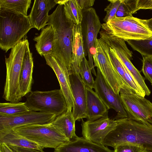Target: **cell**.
Masks as SVG:
<instances>
[{"instance_id":"obj_1","label":"cell","mask_w":152,"mask_h":152,"mask_svg":"<svg viewBox=\"0 0 152 152\" xmlns=\"http://www.w3.org/2000/svg\"><path fill=\"white\" fill-rule=\"evenodd\" d=\"M74 23L66 16L62 4H58L49 15L47 25L53 28L56 43L50 55L69 71L72 63V46Z\"/></svg>"},{"instance_id":"obj_2","label":"cell","mask_w":152,"mask_h":152,"mask_svg":"<svg viewBox=\"0 0 152 152\" xmlns=\"http://www.w3.org/2000/svg\"><path fill=\"white\" fill-rule=\"evenodd\" d=\"M116 120L117 125L106 137L104 146L114 148L121 144L130 143L152 151V125H146L128 118Z\"/></svg>"},{"instance_id":"obj_3","label":"cell","mask_w":152,"mask_h":152,"mask_svg":"<svg viewBox=\"0 0 152 152\" xmlns=\"http://www.w3.org/2000/svg\"><path fill=\"white\" fill-rule=\"evenodd\" d=\"M28 44L26 38L23 39L11 48L8 57L5 56L6 75L2 97L11 102H18L22 99L20 74L24 54Z\"/></svg>"},{"instance_id":"obj_4","label":"cell","mask_w":152,"mask_h":152,"mask_svg":"<svg viewBox=\"0 0 152 152\" xmlns=\"http://www.w3.org/2000/svg\"><path fill=\"white\" fill-rule=\"evenodd\" d=\"M0 48L7 52L33 28L28 16L0 11Z\"/></svg>"},{"instance_id":"obj_5","label":"cell","mask_w":152,"mask_h":152,"mask_svg":"<svg viewBox=\"0 0 152 152\" xmlns=\"http://www.w3.org/2000/svg\"><path fill=\"white\" fill-rule=\"evenodd\" d=\"M102 29L107 33L129 40L152 39V31L142 19L134 17H115L102 24Z\"/></svg>"},{"instance_id":"obj_6","label":"cell","mask_w":152,"mask_h":152,"mask_svg":"<svg viewBox=\"0 0 152 152\" xmlns=\"http://www.w3.org/2000/svg\"><path fill=\"white\" fill-rule=\"evenodd\" d=\"M26 98L25 104L31 111L50 113L57 117L67 110L66 100L60 89L31 91Z\"/></svg>"},{"instance_id":"obj_7","label":"cell","mask_w":152,"mask_h":152,"mask_svg":"<svg viewBox=\"0 0 152 152\" xmlns=\"http://www.w3.org/2000/svg\"><path fill=\"white\" fill-rule=\"evenodd\" d=\"M19 134L44 148L55 149L70 141L50 124H34L13 129Z\"/></svg>"},{"instance_id":"obj_8","label":"cell","mask_w":152,"mask_h":152,"mask_svg":"<svg viewBox=\"0 0 152 152\" xmlns=\"http://www.w3.org/2000/svg\"><path fill=\"white\" fill-rule=\"evenodd\" d=\"M122 105L129 119L147 126L152 125V103L130 89L121 88Z\"/></svg>"},{"instance_id":"obj_9","label":"cell","mask_w":152,"mask_h":152,"mask_svg":"<svg viewBox=\"0 0 152 152\" xmlns=\"http://www.w3.org/2000/svg\"><path fill=\"white\" fill-rule=\"evenodd\" d=\"M110 47L101 38L96 40L95 53L93 56L94 66L98 68L107 83L116 94L124 85L111 60Z\"/></svg>"},{"instance_id":"obj_10","label":"cell","mask_w":152,"mask_h":152,"mask_svg":"<svg viewBox=\"0 0 152 152\" xmlns=\"http://www.w3.org/2000/svg\"><path fill=\"white\" fill-rule=\"evenodd\" d=\"M83 16L81 25L85 56H88L91 72L96 77L93 56L95 53L96 40L102 24L93 8L83 10Z\"/></svg>"},{"instance_id":"obj_11","label":"cell","mask_w":152,"mask_h":152,"mask_svg":"<svg viewBox=\"0 0 152 152\" xmlns=\"http://www.w3.org/2000/svg\"><path fill=\"white\" fill-rule=\"evenodd\" d=\"M81 120L83 137L93 143L104 145L106 137L115 129L118 124L115 119L109 118L108 115L93 121Z\"/></svg>"},{"instance_id":"obj_12","label":"cell","mask_w":152,"mask_h":152,"mask_svg":"<svg viewBox=\"0 0 152 152\" xmlns=\"http://www.w3.org/2000/svg\"><path fill=\"white\" fill-rule=\"evenodd\" d=\"M94 88L108 110L113 109L117 113L115 119L128 118L122 105L120 94H116L108 85L97 68Z\"/></svg>"},{"instance_id":"obj_13","label":"cell","mask_w":152,"mask_h":152,"mask_svg":"<svg viewBox=\"0 0 152 152\" xmlns=\"http://www.w3.org/2000/svg\"><path fill=\"white\" fill-rule=\"evenodd\" d=\"M56 117V115L50 113L31 111L15 116L0 115V131L27 125L49 124Z\"/></svg>"},{"instance_id":"obj_14","label":"cell","mask_w":152,"mask_h":152,"mask_svg":"<svg viewBox=\"0 0 152 152\" xmlns=\"http://www.w3.org/2000/svg\"><path fill=\"white\" fill-rule=\"evenodd\" d=\"M69 79L74 100L72 113L75 120L80 121L87 118L86 86L78 70L72 68L69 71Z\"/></svg>"},{"instance_id":"obj_15","label":"cell","mask_w":152,"mask_h":152,"mask_svg":"<svg viewBox=\"0 0 152 152\" xmlns=\"http://www.w3.org/2000/svg\"><path fill=\"white\" fill-rule=\"evenodd\" d=\"M44 57L46 64L53 69L56 75L60 89L66 100L67 109L72 110L74 100L69 79V71L52 55H46Z\"/></svg>"},{"instance_id":"obj_16","label":"cell","mask_w":152,"mask_h":152,"mask_svg":"<svg viewBox=\"0 0 152 152\" xmlns=\"http://www.w3.org/2000/svg\"><path fill=\"white\" fill-rule=\"evenodd\" d=\"M56 0H35L28 15L33 27L39 30L47 25L48 12L57 4Z\"/></svg>"},{"instance_id":"obj_17","label":"cell","mask_w":152,"mask_h":152,"mask_svg":"<svg viewBox=\"0 0 152 152\" xmlns=\"http://www.w3.org/2000/svg\"><path fill=\"white\" fill-rule=\"evenodd\" d=\"M104 145L93 143L83 137H78L55 149L54 152H113Z\"/></svg>"},{"instance_id":"obj_18","label":"cell","mask_w":152,"mask_h":152,"mask_svg":"<svg viewBox=\"0 0 152 152\" xmlns=\"http://www.w3.org/2000/svg\"><path fill=\"white\" fill-rule=\"evenodd\" d=\"M109 54L112 63L123 82L124 88L130 89L138 95H142L144 92L143 89L128 71L114 50L110 47Z\"/></svg>"},{"instance_id":"obj_19","label":"cell","mask_w":152,"mask_h":152,"mask_svg":"<svg viewBox=\"0 0 152 152\" xmlns=\"http://www.w3.org/2000/svg\"><path fill=\"white\" fill-rule=\"evenodd\" d=\"M87 121H93L108 115V109L98 95L86 86Z\"/></svg>"},{"instance_id":"obj_20","label":"cell","mask_w":152,"mask_h":152,"mask_svg":"<svg viewBox=\"0 0 152 152\" xmlns=\"http://www.w3.org/2000/svg\"><path fill=\"white\" fill-rule=\"evenodd\" d=\"M33 67V58L28 44L24 54L20 74V89L22 97L31 91Z\"/></svg>"},{"instance_id":"obj_21","label":"cell","mask_w":152,"mask_h":152,"mask_svg":"<svg viewBox=\"0 0 152 152\" xmlns=\"http://www.w3.org/2000/svg\"><path fill=\"white\" fill-rule=\"evenodd\" d=\"M75 121L72 110L68 109L65 112L57 116L50 124L71 141L78 137L75 133Z\"/></svg>"},{"instance_id":"obj_22","label":"cell","mask_w":152,"mask_h":152,"mask_svg":"<svg viewBox=\"0 0 152 152\" xmlns=\"http://www.w3.org/2000/svg\"><path fill=\"white\" fill-rule=\"evenodd\" d=\"M37 42L35 47L38 53L42 56L51 55L54 49L56 38L53 29L50 25L43 28L39 35L35 37Z\"/></svg>"},{"instance_id":"obj_23","label":"cell","mask_w":152,"mask_h":152,"mask_svg":"<svg viewBox=\"0 0 152 152\" xmlns=\"http://www.w3.org/2000/svg\"><path fill=\"white\" fill-rule=\"evenodd\" d=\"M2 144L22 148L42 150L36 143L19 134L13 129L0 131V144Z\"/></svg>"},{"instance_id":"obj_24","label":"cell","mask_w":152,"mask_h":152,"mask_svg":"<svg viewBox=\"0 0 152 152\" xmlns=\"http://www.w3.org/2000/svg\"><path fill=\"white\" fill-rule=\"evenodd\" d=\"M81 23L74 25L72 46V68L78 70L83 59L85 56Z\"/></svg>"},{"instance_id":"obj_25","label":"cell","mask_w":152,"mask_h":152,"mask_svg":"<svg viewBox=\"0 0 152 152\" xmlns=\"http://www.w3.org/2000/svg\"><path fill=\"white\" fill-rule=\"evenodd\" d=\"M113 49L128 71L144 90L145 95H150L151 91L146 84L145 78L142 76L140 72L134 66L125 53L121 50Z\"/></svg>"},{"instance_id":"obj_26","label":"cell","mask_w":152,"mask_h":152,"mask_svg":"<svg viewBox=\"0 0 152 152\" xmlns=\"http://www.w3.org/2000/svg\"><path fill=\"white\" fill-rule=\"evenodd\" d=\"M31 0H0V11H8L27 16Z\"/></svg>"},{"instance_id":"obj_27","label":"cell","mask_w":152,"mask_h":152,"mask_svg":"<svg viewBox=\"0 0 152 152\" xmlns=\"http://www.w3.org/2000/svg\"><path fill=\"white\" fill-rule=\"evenodd\" d=\"M57 4H62L66 15L75 24L81 23L83 20V10L77 0H56Z\"/></svg>"},{"instance_id":"obj_28","label":"cell","mask_w":152,"mask_h":152,"mask_svg":"<svg viewBox=\"0 0 152 152\" xmlns=\"http://www.w3.org/2000/svg\"><path fill=\"white\" fill-rule=\"evenodd\" d=\"M100 37L112 49L122 50L131 60L132 53L128 48L125 41L123 39L109 34L102 29L99 32Z\"/></svg>"},{"instance_id":"obj_29","label":"cell","mask_w":152,"mask_h":152,"mask_svg":"<svg viewBox=\"0 0 152 152\" xmlns=\"http://www.w3.org/2000/svg\"><path fill=\"white\" fill-rule=\"evenodd\" d=\"M25 102L1 103L0 115L4 116H15L30 111Z\"/></svg>"},{"instance_id":"obj_30","label":"cell","mask_w":152,"mask_h":152,"mask_svg":"<svg viewBox=\"0 0 152 152\" xmlns=\"http://www.w3.org/2000/svg\"><path fill=\"white\" fill-rule=\"evenodd\" d=\"M126 42L134 50L143 56L152 57V39L129 40Z\"/></svg>"},{"instance_id":"obj_31","label":"cell","mask_w":152,"mask_h":152,"mask_svg":"<svg viewBox=\"0 0 152 152\" xmlns=\"http://www.w3.org/2000/svg\"><path fill=\"white\" fill-rule=\"evenodd\" d=\"M79 72L82 80L86 86L92 89L94 88L95 80L91 74L88 61L84 56L79 68Z\"/></svg>"},{"instance_id":"obj_32","label":"cell","mask_w":152,"mask_h":152,"mask_svg":"<svg viewBox=\"0 0 152 152\" xmlns=\"http://www.w3.org/2000/svg\"><path fill=\"white\" fill-rule=\"evenodd\" d=\"M137 0H122L117 12L115 17L124 18L133 16L137 11Z\"/></svg>"},{"instance_id":"obj_33","label":"cell","mask_w":152,"mask_h":152,"mask_svg":"<svg viewBox=\"0 0 152 152\" xmlns=\"http://www.w3.org/2000/svg\"><path fill=\"white\" fill-rule=\"evenodd\" d=\"M110 4L105 7L104 11L106 12L103 21L106 23L115 17L118 9L122 0H108Z\"/></svg>"},{"instance_id":"obj_34","label":"cell","mask_w":152,"mask_h":152,"mask_svg":"<svg viewBox=\"0 0 152 152\" xmlns=\"http://www.w3.org/2000/svg\"><path fill=\"white\" fill-rule=\"evenodd\" d=\"M142 58V71L152 85V57L143 56Z\"/></svg>"},{"instance_id":"obj_35","label":"cell","mask_w":152,"mask_h":152,"mask_svg":"<svg viewBox=\"0 0 152 152\" xmlns=\"http://www.w3.org/2000/svg\"><path fill=\"white\" fill-rule=\"evenodd\" d=\"M114 149L113 152H144L145 150L141 146L130 143L120 145Z\"/></svg>"},{"instance_id":"obj_36","label":"cell","mask_w":152,"mask_h":152,"mask_svg":"<svg viewBox=\"0 0 152 152\" xmlns=\"http://www.w3.org/2000/svg\"><path fill=\"white\" fill-rule=\"evenodd\" d=\"M137 11L141 9L152 10V0H137Z\"/></svg>"},{"instance_id":"obj_37","label":"cell","mask_w":152,"mask_h":152,"mask_svg":"<svg viewBox=\"0 0 152 152\" xmlns=\"http://www.w3.org/2000/svg\"><path fill=\"white\" fill-rule=\"evenodd\" d=\"M79 5L82 10L92 7L94 0H77Z\"/></svg>"},{"instance_id":"obj_38","label":"cell","mask_w":152,"mask_h":152,"mask_svg":"<svg viewBox=\"0 0 152 152\" xmlns=\"http://www.w3.org/2000/svg\"><path fill=\"white\" fill-rule=\"evenodd\" d=\"M9 146L12 148L18 151V152H45L42 150L22 148L11 145Z\"/></svg>"},{"instance_id":"obj_39","label":"cell","mask_w":152,"mask_h":152,"mask_svg":"<svg viewBox=\"0 0 152 152\" xmlns=\"http://www.w3.org/2000/svg\"><path fill=\"white\" fill-rule=\"evenodd\" d=\"M0 152H18L11 148L9 145L5 144H0Z\"/></svg>"},{"instance_id":"obj_40","label":"cell","mask_w":152,"mask_h":152,"mask_svg":"<svg viewBox=\"0 0 152 152\" xmlns=\"http://www.w3.org/2000/svg\"><path fill=\"white\" fill-rule=\"evenodd\" d=\"M143 23L152 31V18L148 20H142Z\"/></svg>"},{"instance_id":"obj_41","label":"cell","mask_w":152,"mask_h":152,"mask_svg":"<svg viewBox=\"0 0 152 152\" xmlns=\"http://www.w3.org/2000/svg\"><path fill=\"white\" fill-rule=\"evenodd\" d=\"M144 152H152V151H148L145 150Z\"/></svg>"},{"instance_id":"obj_42","label":"cell","mask_w":152,"mask_h":152,"mask_svg":"<svg viewBox=\"0 0 152 152\" xmlns=\"http://www.w3.org/2000/svg\"></svg>"}]
</instances>
